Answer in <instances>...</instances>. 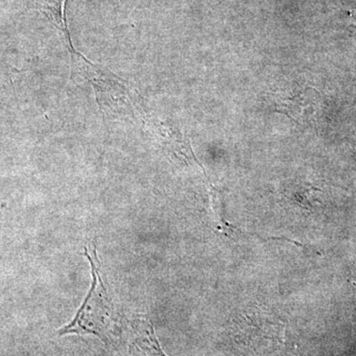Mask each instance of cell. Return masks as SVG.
Wrapping results in <instances>:
<instances>
[{
  "instance_id": "obj_1",
  "label": "cell",
  "mask_w": 356,
  "mask_h": 356,
  "mask_svg": "<svg viewBox=\"0 0 356 356\" xmlns=\"http://www.w3.org/2000/svg\"><path fill=\"white\" fill-rule=\"evenodd\" d=\"M318 95L312 88H300L283 97L277 103V111L286 114L292 120L306 123L318 109Z\"/></svg>"
},
{
  "instance_id": "obj_2",
  "label": "cell",
  "mask_w": 356,
  "mask_h": 356,
  "mask_svg": "<svg viewBox=\"0 0 356 356\" xmlns=\"http://www.w3.org/2000/svg\"><path fill=\"white\" fill-rule=\"evenodd\" d=\"M65 1L67 0H29V3L33 8L38 9L44 13L56 27L64 33L65 42L72 47L65 17Z\"/></svg>"
},
{
  "instance_id": "obj_3",
  "label": "cell",
  "mask_w": 356,
  "mask_h": 356,
  "mask_svg": "<svg viewBox=\"0 0 356 356\" xmlns=\"http://www.w3.org/2000/svg\"><path fill=\"white\" fill-rule=\"evenodd\" d=\"M348 281H350L351 286H353V289H355L356 292V262L353 264V267H351Z\"/></svg>"
}]
</instances>
